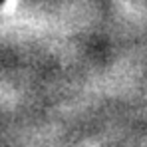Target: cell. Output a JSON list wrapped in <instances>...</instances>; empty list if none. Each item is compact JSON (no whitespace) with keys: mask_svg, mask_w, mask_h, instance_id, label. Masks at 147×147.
Segmentation results:
<instances>
[{"mask_svg":"<svg viewBox=\"0 0 147 147\" xmlns=\"http://www.w3.org/2000/svg\"><path fill=\"white\" fill-rule=\"evenodd\" d=\"M2 2H4V0H0V4H2Z\"/></svg>","mask_w":147,"mask_h":147,"instance_id":"1","label":"cell"}]
</instances>
